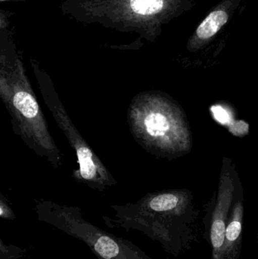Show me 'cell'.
Wrapping results in <instances>:
<instances>
[{
	"instance_id": "1",
	"label": "cell",
	"mask_w": 258,
	"mask_h": 259,
	"mask_svg": "<svg viewBox=\"0 0 258 259\" xmlns=\"http://www.w3.org/2000/svg\"><path fill=\"white\" fill-rule=\"evenodd\" d=\"M115 210V219L103 218L108 228L139 231L175 256L190 249L196 240L195 225L198 212L189 190L163 192L138 205Z\"/></svg>"
},
{
	"instance_id": "2",
	"label": "cell",
	"mask_w": 258,
	"mask_h": 259,
	"mask_svg": "<svg viewBox=\"0 0 258 259\" xmlns=\"http://www.w3.org/2000/svg\"><path fill=\"white\" fill-rule=\"evenodd\" d=\"M195 4V0H64L60 11L80 24L137 33L154 42L165 26Z\"/></svg>"
},
{
	"instance_id": "3",
	"label": "cell",
	"mask_w": 258,
	"mask_h": 259,
	"mask_svg": "<svg viewBox=\"0 0 258 259\" xmlns=\"http://www.w3.org/2000/svg\"><path fill=\"white\" fill-rule=\"evenodd\" d=\"M36 213L41 222L87 245L97 259H156L132 242L86 222L78 208L41 204Z\"/></svg>"
},
{
	"instance_id": "4",
	"label": "cell",
	"mask_w": 258,
	"mask_h": 259,
	"mask_svg": "<svg viewBox=\"0 0 258 259\" xmlns=\"http://www.w3.org/2000/svg\"><path fill=\"white\" fill-rule=\"evenodd\" d=\"M144 128L157 147L176 155L189 153L192 135L180 106L166 99H153L144 116Z\"/></svg>"
},
{
	"instance_id": "5",
	"label": "cell",
	"mask_w": 258,
	"mask_h": 259,
	"mask_svg": "<svg viewBox=\"0 0 258 259\" xmlns=\"http://www.w3.org/2000/svg\"><path fill=\"white\" fill-rule=\"evenodd\" d=\"M230 166V159L223 158L218 194L208 222V237L212 259H224L226 228L236 192Z\"/></svg>"
},
{
	"instance_id": "6",
	"label": "cell",
	"mask_w": 258,
	"mask_h": 259,
	"mask_svg": "<svg viewBox=\"0 0 258 259\" xmlns=\"http://www.w3.org/2000/svg\"><path fill=\"white\" fill-rule=\"evenodd\" d=\"M242 0H222L210 11L188 39L186 48L190 53L203 50L215 39L228 24Z\"/></svg>"
},
{
	"instance_id": "7",
	"label": "cell",
	"mask_w": 258,
	"mask_h": 259,
	"mask_svg": "<svg viewBox=\"0 0 258 259\" xmlns=\"http://www.w3.org/2000/svg\"><path fill=\"white\" fill-rule=\"evenodd\" d=\"M243 193L235 192L234 201L229 214L226 228L224 259H239L242 252L243 227Z\"/></svg>"
},
{
	"instance_id": "8",
	"label": "cell",
	"mask_w": 258,
	"mask_h": 259,
	"mask_svg": "<svg viewBox=\"0 0 258 259\" xmlns=\"http://www.w3.org/2000/svg\"><path fill=\"white\" fill-rule=\"evenodd\" d=\"M14 106L25 118H34L39 112V106L33 96L25 91L16 93L13 98Z\"/></svg>"
},
{
	"instance_id": "9",
	"label": "cell",
	"mask_w": 258,
	"mask_h": 259,
	"mask_svg": "<svg viewBox=\"0 0 258 259\" xmlns=\"http://www.w3.org/2000/svg\"><path fill=\"white\" fill-rule=\"evenodd\" d=\"M26 249L13 245L5 244L0 239V259H21L25 255Z\"/></svg>"
},
{
	"instance_id": "10",
	"label": "cell",
	"mask_w": 258,
	"mask_h": 259,
	"mask_svg": "<svg viewBox=\"0 0 258 259\" xmlns=\"http://www.w3.org/2000/svg\"><path fill=\"white\" fill-rule=\"evenodd\" d=\"M13 15V12L9 11L0 10V30L6 29L9 27L10 21L9 18Z\"/></svg>"
},
{
	"instance_id": "11",
	"label": "cell",
	"mask_w": 258,
	"mask_h": 259,
	"mask_svg": "<svg viewBox=\"0 0 258 259\" xmlns=\"http://www.w3.org/2000/svg\"><path fill=\"white\" fill-rule=\"evenodd\" d=\"M0 215H1L2 219H8V220H12L15 219L13 212L10 209H8V207L3 203H2L1 205Z\"/></svg>"
},
{
	"instance_id": "12",
	"label": "cell",
	"mask_w": 258,
	"mask_h": 259,
	"mask_svg": "<svg viewBox=\"0 0 258 259\" xmlns=\"http://www.w3.org/2000/svg\"><path fill=\"white\" fill-rule=\"evenodd\" d=\"M27 0H0L1 3H9V2H25Z\"/></svg>"
},
{
	"instance_id": "13",
	"label": "cell",
	"mask_w": 258,
	"mask_h": 259,
	"mask_svg": "<svg viewBox=\"0 0 258 259\" xmlns=\"http://www.w3.org/2000/svg\"><path fill=\"white\" fill-rule=\"evenodd\" d=\"M257 240H258V232H257Z\"/></svg>"
},
{
	"instance_id": "14",
	"label": "cell",
	"mask_w": 258,
	"mask_h": 259,
	"mask_svg": "<svg viewBox=\"0 0 258 259\" xmlns=\"http://www.w3.org/2000/svg\"><path fill=\"white\" fill-rule=\"evenodd\" d=\"M27 1H30V0H27Z\"/></svg>"
}]
</instances>
